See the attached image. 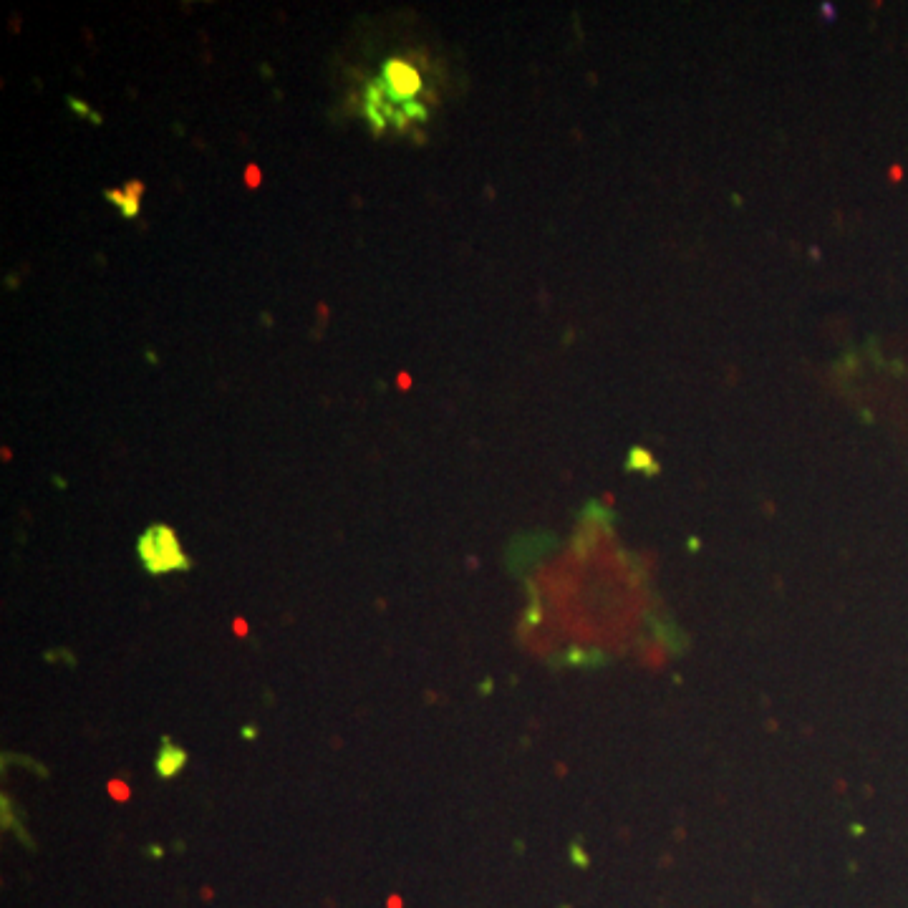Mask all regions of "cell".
<instances>
[{"label":"cell","instance_id":"cell-1","mask_svg":"<svg viewBox=\"0 0 908 908\" xmlns=\"http://www.w3.org/2000/svg\"><path fill=\"white\" fill-rule=\"evenodd\" d=\"M139 555H142L147 571L159 576V573L177 571V568H187L185 553L180 550L175 533L164 525H154L139 540Z\"/></svg>","mask_w":908,"mask_h":908},{"label":"cell","instance_id":"cell-2","mask_svg":"<svg viewBox=\"0 0 908 908\" xmlns=\"http://www.w3.org/2000/svg\"><path fill=\"white\" fill-rule=\"evenodd\" d=\"M386 86H389L391 96H412L417 91L419 79L414 74V69L394 61V64L386 66Z\"/></svg>","mask_w":908,"mask_h":908},{"label":"cell","instance_id":"cell-3","mask_svg":"<svg viewBox=\"0 0 908 908\" xmlns=\"http://www.w3.org/2000/svg\"><path fill=\"white\" fill-rule=\"evenodd\" d=\"M185 762H187L185 752L177 750V747L169 745V742H164L162 752H159V757H157V772L162 777H172V775H177L182 767H185Z\"/></svg>","mask_w":908,"mask_h":908}]
</instances>
